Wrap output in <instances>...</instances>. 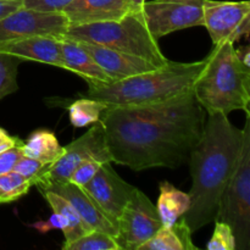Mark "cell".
I'll use <instances>...</instances> for the list:
<instances>
[{
    "instance_id": "18",
    "label": "cell",
    "mask_w": 250,
    "mask_h": 250,
    "mask_svg": "<svg viewBox=\"0 0 250 250\" xmlns=\"http://www.w3.org/2000/svg\"><path fill=\"white\" fill-rule=\"evenodd\" d=\"M138 250H198L192 242V232L183 217L171 226H161Z\"/></svg>"
},
{
    "instance_id": "16",
    "label": "cell",
    "mask_w": 250,
    "mask_h": 250,
    "mask_svg": "<svg viewBox=\"0 0 250 250\" xmlns=\"http://www.w3.org/2000/svg\"><path fill=\"white\" fill-rule=\"evenodd\" d=\"M48 189L56 194L65 198L78 212L83 221L89 225L93 229L105 232L107 234H111L115 238L117 237V229L105 217L102 210L98 208V205L90 199L89 195L82 189L80 186L73 185L72 182L66 183H55L50 185L45 188H42L39 190Z\"/></svg>"
},
{
    "instance_id": "19",
    "label": "cell",
    "mask_w": 250,
    "mask_h": 250,
    "mask_svg": "<svg viewBox=\"0 0 250 250\" xmlns=\"http://www.w3.org/2000/svg\"><path fill=\"white\" fill-rule=\"evenodd\" d=\"M63 146H60L55 134L46 129L34 131L22 144V154L24 156L38 160L49 166L61 156Z\"/></svg>"
},
{
    "instance_id": "4",
    "label": "cell",
    "mask_w": 250,
    "mask_h": 250,
    "mask_svg": "<svg viewBox=\"0 0 250 250\" xmlns=\"http://www.w3.org/2000/svg\"><path fill=\"white\" fill-rule=\"evenodd\" d=\"M233 44L225 41L215 45L193 87L198 103L208 114L229 116L243 110L250 115V68L237 58Z\"/></svg>"
},
{
    "instance_id": "25",
    "label": "cell",
    "mask_w": 250,
    "mask_h": 250,
    "mask_svg": "<svg viewBox=\"0 0 250 250\" xmlns=\"http://www.w3.org/2000/svg\"><path fill=\"white\" fill-rule=\"evenodd\" d=\"M20 59L0 53V100L19 89L17 66Z\"/></svg>"
},
{
    "instance_id": "2",
    "label": "cell",
    "mask_w": 250,
    "mask_h": 250,
    "mask_svg": "<svg viewBox=\"0 0 250 250\" xmlns=\"http://www.w3.org/2000/svg\"><path fill=\"white\" fill-rule=\"evenodd\" d=\"M243 129L220 112L209 114L203 134L189 156L192 189L183 220L194 233L216 220L222 194L237 165Z\"/></svg>"
},
{
    "instance_id": "33",
    "label": "cell",
    "mask_w": 250,
    "mask_h": 250,
    "mask_svg": "<svg viewBox=\"0 0 250 250\" xmlns=\"http://www.w3.org/2000/svg\"><path fill=\"white\" fill-rule=\"evenodd\" d=\"M21 139L19 137H14V136H10L5 129L0 128V153L6 149L11 148V146H16V144L21 143Z\"/></svg>"
},
{
    "instance_id": "3",
    "label": "cell",
    "mask_w": 250,
    "mask_h": 250,
    "mask_svg": "<svg viewBox=\"0 0 250 250\" xmlns=\"http://www.w3.org/2000/svg\"><path fill=\"white\" fill-rule=\"evenodd\" d=\"M204 67L205 59L197 62L167 61L155 70L110 84L88 83L87 97L115 106L158 104L193 92Z\"/></svg>"
},
{
    "instance_id": "22",
    "label": "cell",
    "mask_w": 250,
    "mask_h": 250,
    "mask_svg": "<svg viewBox=\"0 0 250 250\" xmlns=\"http://www.w3.org/2000/svg\"><path fill=\"white\" fill-rule=\"evenodd\" d=\"M109 106L105 103L99 100L92 99V98H83L76 102L71 103L68 109L70 114V121L73 127H87L89 125H94L99 122L103 111Z\"/></svg>"
},
{
    "instance_id": "34",
    "label": "cell",
    "mask_w": 250,
    "mask_h": 250,
    "mask_svg": "<svg viewBox=\"0 0 250 250\" xmlns=\"http://www.w3.org/2000/svg\"><path fill=\"white\" fill-rule=\"evenodd\" d=\"M236 55L242 63H243L246 67L250 68V46L244 45L241 48L236 49Z\"/></svg>"
},
{
    "instance_id": "23",
    "label": "cell",
    "mask_w": 250,
    "mask_h": 250,
    "mask_svg": "<svg viewBox=\"0 0 250 250\" xmlns=\"http://www.w3.org/2000/svg\"><path fill=\"white\" fill-rule=\"evenodd\" d=\"M63 250H121L116 238L105 232L93 229L72 243L62 246Z\"/></svg>"
},
{
    "instance_id": "20",
    "label": "cell",
    "mask_w": 250,
    "mask_h": 250,
    "mask_svg": "<svg viewBox=\"0 0 250 250\" xmlns=\"http://www.w3.org/2000/svg\"><path fill=\"white\" fill-rule=\"evenodd\" d=\"M189 194L181 192L168 182L161 183L160 195L155 207L163 226H171L183 217L189 208Z\"/></svg>"
},
{
    "instance_id": "28",
    "label": "cell",
    "mask_w": 250,
    "mask_h": 250,
    "mask_svg": "<svg viewBox=\"0 0 250 250\" xmlns=\"http://www.w3.org/2000/svg\"><path fill=\"white\" fill-rule=\"evenodd\" d=\"M102 161L94 160V159H90V160L84 161V163L81 164L73 173L71 175L70 182H72L73 185L80 186L83 187L84 185H87L90 180L95 176V173L98 172L99 167L102 166Z\"/></svg>"
},
{
    "instance_id": "5",
    "label": "cell",
    "mask_w": 250,
    "mask_h": 250,
    "mask_svg": "<svg viewBox=\"0 0 250 250\" xmlns=\"http://www.w3.org/2000/svg\"><path fill=\"white\" fill-rule=\"evenodd\" d=\"M63 37L138 56L159 67L168 61L159 48L158 41L146 28L142 12L131 11L117 21L70 26Z\"/></svg>"
},
{
    "instance_id": "31",
    "label": "cell",
    "mask_w": 250,
    "mask_h": 250,
    "mask_svg": "<svg viewBox=\"0 0 250 250\" xmlns=\"http://www.w3.org/2000/svg\"><path fill=\"white\" fill-rule=\"evenodd\" d=\"M33 227H36V229H39L41 232H48L53 229H61V231L63 232L67 229V221H66V219L61 214L54 212V214L49 217V220L38 222V224L33 225Z\"/></svg>"
},
{
    "instance_id": "8",
    "label": "cell",
    "mask_w": 250,
    "mask_h": 250,
    "mask_svg": "<svg viewBox=\"0 0 250 250\" xmlns=\"http://www.w3.org/2000/svg\"><path fill=\"white\" fill-rule=\"evenodd\" d=\"M205 0H154L142 9L146 26L151 36L159 38L180 29L203 26Z\"/></svg>"
},
{
    "instance_id": "21",
    "label": "cell",
    "mask_w": 250,
    "mask_h": 250,
    "mask_svg": "<svg viewBox=\"0 0 250 250\" xmlns=\"http://www.w3.org/2000/svg\"><path fill=\"white\" fill-rule=\"evenodd\" d=\"M41 192L44 195L46 202H48V204L50 205L53 211L61 214L65 217L66 221H67V229L62 232L63 237H65V242H63L62 246L72 243L73 241L82 237L83 234L93 231L92 227L83 221L82 217L75 210V208L65 198L48 189L41 190Z\"/></svg>"
},
{
    "instance_id": "30",
    "label": "cell",
    "mask_w": 250,
    "mask_h": 250,
    "mask_svg": "<svg viewBox=\"0 0 250 250\" xmlns=\"http://www.w3.org/2000/svg\"><path fill=\"white\" fill-rule=\"evenodd\" d=\"M73 0H23V6L39 11H62Z\"/></svg>"
},
{
    "instance_id": "1",
    "label": "cell",
    "mask_w": 250,
    "mask_h": 250,
    "mask_svg": "<svg viewBox=\"0 0 250 250\" xmlns=\"http://www.w3.org/2000/svg\"><path fill=\"white\" fill-rule=\"evenodd\" d=\"M112 163L134 171L188 163L203 134L207 111L194 93L138 106L109 105L100 116Z\"/></svg>"
},
{
    "instance_id": "14",
    "label": "cell",
    "mask_w": 250,
    "mask_h": 250,
    "mask_svg": "<svg viewBox=\"0 0 250 250\" xmlns=\"http://www.w3.org/2000/svg\"><path fill=\"white\" fill-rule=\"evenodd\" d=\"M0 53L15 56L20 60H31L65 68L60 38L50 36H34L12 39L0 43Z\"/></svg>"
},
{
    "instance_id": "15",
    "label": "cell",
    "mask_w": 250,
    "mask_h": 250,
    "mask_svg": "<svg viewBox=\"0 0 250 250\" xmlns=\"http://www.w3.org/2000/svg\"><path fill=\"white\" fill-rule=\"evenodd\" d=\"M61 12L70 26H78L121 20L131 12V5L128 0H73Z\"/></svg>"
},
{
    "instance_id": "13",
    "label": "cell",
    "mask_w": 250,
    "mask_h": 250,
    "mask_svg": "<svg viewBox=\"0 0 250 250\" xmlns=\"http://www.w3.org/2000/svg\"><path fill=\"white\" fill-rule=\"evenodd\" d=\"M78 43L94 59L99 67L114 81L125 80V78L149 72L159 67L146 59L121 53V51L114 50V49L106 48L99 44L88 43V42H78Z\"/></svg>"
},
{
    "instance_id": "12",
    "label": "cell",
    "mask_w": 250,
    "mask_h": 250,
    "mask_svg": "<svg viewBox=\"0 0 250 250\" xmlns=\"http://www.w3.org/2000/svg\"><path fill=\"white\" fill-rule=\"evenodd\" d=\"M250 16L249 1H215L205 0L203 26L207 27L214 45L229 41H238L237 32L246 17Z\"/></svg>"
},
{
    "instance_id": "35",
    "label": "cell",
    "mask_w": 250,
    "mask_h": 250,
    "mask_svg": "<svg viewBox=\"0 0 250 250\" xmlns=\"http://www.w3.org/2000/svg\"><path fill=\"white\" fill-rule=\"evenodd\" d=\"M129 5H131V11L132 12H142L143 5L146 0H128Z\"/></svg>"
},
{
    "instance_id": "27",
    "label": "cell",
    "mask_w": 250,
    "mask_h": 250,
    "mask_svg": "<svg viewBox=\"0 0 250 250\" xmlns=\"http://www.w3.org/2000/svg\"><path fill=\"white\" fill-rule=\"evenodd\" d=\"M45 168L46 165L39 163L38 160L22 155L20 160L17 161L16 165H15L14 171L23 176L24 178H27L32 186H37L41 183Z\"/></svg>"
},
{
    "instance_id": "6",
    "label": "cell",
    "mask_w": 250,
    "mask_h": 250,
    "mask_svg": "<svg viewBox=\"0 0 250 250\" xmlns=\"http://www.w3.org/2000/svg\"><path fill=\"white\" fill-rule=\"evenodd\" d=\"M250 115L243 128V143L237 165L222 194L215 221L232 229L237 250L250 248Z\"/></svg>"
},
{
    "instance_id": "29",
    "label": "cell",
    "mask_w": 250,
    "mask_h": 250,
    "mask_svg": "<svg viewBox=\"0 0 250 250\" xmlns=\"http://www.w3.org/2000/svg\"><path fill=\"white\" fill-rule=\"evenodd\" d=\"M22 144H23V141L0 153V175L14 171L15 165L20 160V158L23 155L22 154Z\"/></svg>"
},
{
    "instance_id": "32",
    "label": "cell",
    "mask_w": 250,
    "mask_h": 250,
    "mask_svg": "<svg viewBox=\"0 0 250 250\" xmlns=\"http://www.w3.org/2000/svg\"><path fill=\"white\" fill-rule=\"evenodd\" d=\"M23 6V0H0V20Z\"/></svg>"
},
{
    "instance_id": "7",
    "label": "cell",
    "mask_w": 250,
    "mask_h": 250,
    "mask_svg": "<svg viewBox=\"0 0 250 250\" xmlns=\"http://www.w3.org/2000/svg\"><path fill=\"white\" fill-rule=\"evenodd\" d=\"M90 159L102 163H112L105 131L100 121L93 125L87 133L63 146L60 158L51 165L46 166L43 178L37 187L42 189L55 183L70 182L73 171L81 164Z\"/></svg>"
},
{
    "instance_id": "24",
    "label": "cell",
    "mask_w": 250,
    "mask_h": 250,
    "mask_svg": "<svg viewBox=\"0 0 250 250\" xmlns=\"http://www.w3.org/2000/svg\"><path fill=\"white\" fill-rule=\"evenodd\" d=\"M31 187V182L15 171L2 173L0 175V204L16 202L26 195Z\"/></svg>"
},
{
    "instance_id": "10",
    "label": "cell",
    "mask_w": 250,
    "mask_h": 250,
    "mask_svg": "<svg viewBox=\"0 0 250 250\" xmlns=\"http://www.w3.org/2000/svg\"><path fill=\"white\" fill-rule=\"evenodd\" d=\"M70 23L61 11H39L22 6L0 20V43L34 36L61 38Z\"/></svg>"
},
{
    "instance_id": "17",
    "label": "cell",
    "mask_w": 250,
    "mask_h": 250,
    "mask_svg": "<svg viewBox=\"0 0 250 250\" xmlns=\"http://www.w3.org/2000/svg\"><path fill=\"white\" fill-rule=\"evenodd\" d=\"M61 53H62L65 70L81 76L87 83L110 84L115 82L99 67L94 59L80 45V43L66 37H61Z\"/></svg>"
},
{
    "instance_id": "11",
    "label": "cell",
    "mask_w": 250,
    "mask_h": 250,
    "mask_svg": "<svg viewBox=\"0 0 250 250\" xmlns=\"http://www.w3.org/2000/svg\"><path fill=\"white\" fill-rule=\"evenodd\" d=\"M82 189L117 229L120 216L136 187L122 180L109 161L102 164L94 177L83 186Z\"/></svg>"
},
{
    "instance_id": "26",
    "label": "cell",
    "mask_w": 250,
    "mask_h": 250,
    "mask_svg": "<svg viewBox=\"0 0 250 250\" xmlns=\"http://www.w3.org/2000/svg\"><path fill=\"white\" fill-rule=\"evenodd\" d=\"M207 248L209 250H236V239L231 227L222 221H215L214 234Z\"/></svg>"
},
{
    "instance_id": "9",
    "label": "cell",
    "mask_w": 250,
    "mask_h": 250,
    "mask_svg": "<svg viewBox=\"0 0 250 250\" xmlns=\"http://www.w3.org/2000/svg\"><path fill=\"white\" fill-rule=\"evenodd\" d=\"M161 226L156 207L136 188L120 216L116 241L121 250H138Z\"/></svg>"
}]
</instances>
